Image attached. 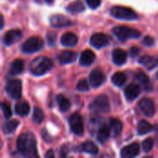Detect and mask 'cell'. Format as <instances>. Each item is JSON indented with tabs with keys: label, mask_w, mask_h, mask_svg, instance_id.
<instances>
[{
	"label": "cell",
	"mask_w": 158,
	"mask_h": 158,
	"mask_svg": "<svg viewBox=\"0 0 158 158\" xmlns=\"http://www.w3.org/2000/svg\"><path fill=\"white\" fill-rule=\"evenodd\" d=\"M17 149L25 157H36L38 155L34 135L31 132H25L19 135L17 140Z\"/></svg>",
	"instance_id": "cell-1"
},
{
	"label": "cell",
	"mask_w": 158,
	"mask_h": 158,
	"mask_svg": "<svg viewBox=\"0 0 158 158\" xmlns=\"http://www.w3.org/2000/svg\"><path fill=\"white\" fill-rule=\"evenodd\" d=\"M54 67L53 61L46 56H38L34 58L30 65V71L35 76H41L48 72Z\"/></svg>",
	"instance_id": "cell-2"
},
{
	"label": "cell",
	"mask_w": 158,
	"mask_h": 158,
	"mask_svg": "<svg viewBox=\"0 0 158 158\" xmlns=\"http://www.w3.org/2000/svg\"><path fill=\"white\" fill-rule=\"evenodd\" d=\"M113 34L121 42H125L129 39H136L141 37V31L130 28V27H126V26H117L115 28H113L112 30Z\"/></svg>",
	"instance_id": "cell-3"
},
{
	"label": "cell",
	"mask_w": 158,
	"mask_h": 158,
	"mask_svg": "<svg viewBox=\"0 0 158 158\" xmlns=\"http://www.w3.org/2000/svg\"><path fill=\"white\" fill-rule=\"evenodd\" d=\"M110 14L115 19H118L133 20L138 19V15L133 9L122 6H115L111 7Z\"/></svg>",
	"instance_id": "cell-4"
},
{
	"label": "cell",
	"mask_w": 158,
	"mask_h": 158,
	"mask_svg": "<svg viewBox=\"0 0 158 158\" xmlns=\"http://www.w3.org/2000/svg\"><path fill=\"white\" fill-rule=\"evenodd\" d=\"M44 46V40L40 37H31L21 45V50L26 54H32L40 51Z\"/></svg>",
	"instance_id": "cell-5"
},
{
	"label": "cell",
	"mask_w": 158,
	"mask_h": 158,
	"mask_svg": "<svg viewBox=\"0 0 158 158\" xmlns=\"http://www.w3.org/2000/svg\"><path fill=\"white\" fill-rule=\"evenodd\" d=\"M90 109L96 113H107L110 111V105L106 95H98L91 104Z\"/></svg>",
	"instance_id": "cell-6"
},
{
	"label": "cell",
	"mask_w": 158,
	"mask_h": 158,
	"mask_svg": "<svg viewBox=\"0 0 158 158\" xmlns=\"http://www.w3.org/2000/svg\"><path fill=\"white\" fill-rule=\"evenodd\" d=\"M69 124L70 131L78 136H81L84 132L83 119L79 114H73L69 118Z\"/></svg>",
	"instance_id": "cell-7"
},
{
	"label": "cell",
	"mask_w": 158,
	"mask_h": 158,
	"mask_svg": "<svg viewBox=\"0 0 158 158\" xmlns=\"http://www.w3.org/2000/svg\"><path fill=\"white\" fill-rule=\"evenodd\" d=\"M21 88L22 84L19 80H10L6 85V93L12 99H19L21 97Z\"/></svg>",
	"instance_id": "cell-8"
},
{
	"label": "cell",
	"mask_w": 158,
	"mask_h": 158,
	"mask_svg": "<svg viewBox=\"0 0 158 158\" xmlns=\"http://www.w3.org/2000/svg\"><path fill=\"white\" fill-rule=\"evenodd\" d=\"M49 22H50V25L54 28L69 27L74 24V21L70 20L69 18L61 14H56V15L51 16L49 19Z\"/></svg>",
	"instance_id": "cell-9"
},
{
	"label": "cell",
	"mask_w": 158,
	"mask_h": 158,
	"mask_svg": "<svg viewBox=\"0 0 158 158\" xmlns=\"http://www.w3.org/2000/svg\"><path fill=\"white\" fill-rule=\"evenodd\" d=\"M110 42V38L108 35L105 34V33H94L91 36L90 39V44L92 46L95 47V48H102L106 46Z\"/></svg>",
	"instance_id": "cell-10"
},
{
	"label": "cell",
	"mask_w": 158,
	"mask_h": 158,
	"mask_svg": "<svg viewBox=\"0 0 158 158\" xmlns=\"http://www.w3.org/2000/svg\"><path fill=\"white\" fill-rule=\"evenodd\" d=\"M138 106L140 110L143 113L144 116L146 117H153L156 113V108H155V104L150 98H143L139 104Z\"/></svg>",
	"instance_id": "cell-11"
},
{
	"label": "cell",
	"mask_w": 158,
	"mask_h": 158,
	"mask_svg": "<svg viewBox=\"0 0 158 158\" xmlns=\"http://www.w3.org/2000/svg\"><path fill=\"white\" fill-rule=\"evenodd\" d=\"M89 81H90V84L92 87L97 88L105 82L106 77L101 70L95 69L91 71L90 76H89Z\"/></svg>",
	"instance_id": "cell-12"
},
{
	"label": "cell",
	"mask_w": 158,
	"mask_h": 158,
	"mask_svg": "<svg viewBox=\"0 0 158 158\" xmlns=\"http://www.w3.org/2000/svg\"><path fill=\"white\" fill-rule=\"evenodd\" d=\"M22 37V32L20 30H10L4 36V44L7 46L14 44L19 42Z\"/></svg>",
	"instance_id": "cell-13"
},
{
	"label": "cell",
	"mask_w": 158,
	"mask_h": 158,
	"mask_svg": "<svg viewBox=\"0 0 158 158\" xmlns=\"http://www.w3.org/2000/svg\"><path fill=\"white\" fill-rule=\"evenodd\" d=\"M140 94H141V87L138 84H134V83L129 84L125 88V91H124L125 97L128 101L135 100L139 96Z\"/></svg>",
	"instance_id": "cell-14"
},
{
	"label": "cell",
	"mask_w": 158,
	"mask_h": 158,
	"mask_svg": "<svg viewBox=\"0 0 158 158\" xmlns=\"http://www.w3.org/2000/svg\"><path fill=\"white\" fill-rule=\"evenodd\" d=\"M140 154V146L138 143H131L122 148L120 156L124 158H131L137 156Z\"/></svg>",
	"instance_id": "cell-15"
},
{
	"label": "cell",
	"mask_w": 158,
	"mask_h": 158,
	"mask_svg": "<svg viewBox=\"0 0 158 158\" xmlns=\"http://www.w3.org/2000/svg\"><path fill=\"white\" fill-rule=\"evenodd\" d=\"M95 59V55L92 50H84L81 52L80 56V64L83 67H88L94 63Z\"/></svg>",
	"instance_id": "cell-16"
},
{
	"label": "cell",
	"mask_w": 158,
	"mask_h": 158,
	"mask_svg": "<svg viewBox=\"0 0 158 158\" xmlns=\"http://www.w3.org/2000/svg\"><path fill=\"white\" fill-rule=\"evenodd\" d=\"M60 42L64 46H67V47L75 46L78 44V36L75 33L69 31V32L64 33L61 36Z\"/></svg>",
	"instance_id": "cell-17"
},
{
	"label": "cell",
	"mask_w": 158,
	"mask_h": 158,
	"mask_svg": "<svg viewBox=\"0 0 158 158\" xmlns=\"http://www.w3.org/2000/svg\"><path fill=\"white\" fill-rule=\"evenodd\" d=\"M127 57H128L127 53L120 48L114 49V51L112 53V60L118 66L123 65L127 61Z\"/></svg>",
	"instance_id": "cell-18"
},
{
	"label": "cell",
	"mask_w": 158,
	"mask_h": 158,
	"mask_svg": "<svg viewBox=\"0 0 158 158\" xmlns=\"http://www.w3.org/2000/svg\"><path fill=\"white\" fill-rule=\"evenodd\" d=\"M76 58H77V54L76 52L73 51H63L57 56L59 63L62 65L72 63L76 60Z\"/></svg>",
	"instance_id": "cell-19"
},
{
	"label": "cell",
	"mask_w": 158,
	"mask_h": 158,
	"mask_svg": "<svg viewBox=\"0 0 158 158\" xmlns=\"http://www.w3.org/2000/svg\"><path fill=\"white\" fill-rule=\"evenodd\" d=\"M140 63L144 68H146L147 69L152 70L153 69H155L156 67H157L158 58L154 57L152 56H149V55H145V56H143L140 58Z\"/></svg>",
	"instance_id": "cell-20"
},
{
	"label": "cell",
	"mask_w": 158,
	"mask_h": 158,
	"mask_svg": "<svg viewBox=\"0 0 158 158\" xmlns=\"http://www.w3.org/2000/svg\"><path fill=\"white\" fill-rule=\"evenodd\" d=\"M80 152L87 153L92 156H96L98 154V147L93 142H85L78 147Z\"/></svg>",
	"instance_id": "cell-21"
},
{
	"label": "cell",
	"mask_w": 158,
	"mask_h": 158,
	"mask_svg": "<svg viewBox=\"0 0 158 158\" xmlns=\"http://www.w3.org/2000/svg\"><path fill=\"white\" fill-rule=\"evenodd\" d=\"M135 80L140 82L146 91H150L152 89V84H151V81L149 76L144 73L143 71H139L135 74Z\"/></svg>",
	"instance_id": "cell-22"
},
{
	"label": "cell",
	"mask_w": 158,
	"mask_h": 158,
	"mask_svg": "<svg viewBox=\"0 0 158 158\" xmlns=\"http://www.w3.org/2000/svg\"><path fill=\"white\" fill-rule=\"evenodd\" d=\"M23 69H24V61L21 59H16L11 63L8 70V74L12 76L19 75L23 71Z\"/></svg>",
	"instance_id": "cell-23"
},
{
	"label": "cell",
	"mask_w": 158,
	"mask_h": 158,
	"mask_svg": "<svg viewBox=\"0 0 158 158\" xmlns=\"http://www.w3.org/2000/svg\"><path fill=\"white\" fill-rule=\"evenodd\" d=\"M84 9H85V6H84V4L81 0H75L73 2H71L67 6V10L71 14L81 13V12L84 11Z\"/></svg>",
	"instance_id": "cell-24"
},
{
	"label": "cell",
	"mask_w": 158,
	"mask_h": 158,
	"mask_svg": "<svg viewBox=\"0 0 158 158\" xmlns=\"http://www.w3.org/2000/svg\"><path fill=\"white\" fill-rule=\"evenodd\" d=\"M110 128L106 125H103L100 127L97 132V141L100 143H105L110 137Z\"/></svg>",
	"instance_id": "cell-25"
},
{
	"label": "cell",
	"mask_w": 158,
	"mask_h": 158,
	"mask_svg": "<svg viewBox=\"0 0 158 158\" xmlns=\"http://www.w3.org/2000/svg\"><path fill=\"white\" fill-rule=\"evenodd\" d=\"M15 112L20 117H25L30 112V106L26 101H19L15 106Z\"/></svg>",
	"instance_id": "cell-26"
},
{
	"label": "cell",
	"mask_w": 158,
	"mask_h": 158,
	"mask_svg": "<svg viewBox=\"0 0 158 158\" xmlns=\"http://www.w3.org/2000/svg\"><path fill=\"white\" fill-rule=\"evenodd\" d=\"M19 125V122L17 119H11V120L6 121L2 127L3 132L5 134H10L16 131V129L18 128Z\"/></svg>",
	"instance_id": "cell-27"
},
{
	"label": "cell",
	"mask_w": 158,
	"mask_h": 158,
	"mask_svg": "<svg viewBox=\"0 0 158 158\" xmlns=\"http://www.w3.org/2000/svg\"><path fill=\"white\" fill-rule=\"evenodd\" d=\"M153 131V126L146 120H141L137 126L138 135H144Z\"/></svg>",
	"instance_id": "cell-28"
},
{
	"label": "cell",
	"mask_w": 158,
	"mask_h": 158,
	"mask_svg": "<svg viewBox=\"0 0 158 158\" xmlns=\"http://www.w3.org/2000/svg\"><path fill=\"white\" fill-rule=\"evenodd\" d=\"M127 80H128V77L123 72H116L112 76V82L115 86H118V87L123 86L126 83Z\"/></svg>",
	"instance_id": "cell-29"
},
{
	"label": "cell",
	"mask_w": 158,
	"mask_h": 158,
	"mask_svg": "<svg viewBox=\"0 0 158 158\" xmlns=\"http://www.w3.org/2000/svg\"><path fill=\"white\" fill-rule=\"evenodd\" d=\"M110 129H111V131L114 136H118L121 133L122 129H123L121 121L118 120V118H111L110 119Z\"/></svg>",
	"instance_id": "cell-30"
},
{
	"label": "cell",
	"mask_w": 158,
	"mask_h": 158,
	"mask_svg": "<svg viewBox=\"0 0 158 158\" xmlns=\"http://www.w3.org/2000/svg\"><path fill=\"white\" fill-rule=\"evenodd\" d=\"M57 104L61 112H67L70 108V102L68 98H66L63 94H59L56 97Z\"/></svg>",
	"instance_id": "cell-31"
},
{
	"label": "cell",
	"mask_w": 158,
	"mask_h": 158,
	"mask_svg": "<svg viewBox=\"0 0 158 158\" xmlns=\"http://www.w3.org/2000/svg\"><path fill=\"white\" fill-rule=\"evenodd\" d=\"M44 118V115L43 110L40 107L35 106L34 109H33V113H32V120L35 123L41 124L43 122Z\"/></svg>",
	"instance_id": "cell-32"
},
{
	"label": "cell",
	"mask_w": 158,
	"mask_h": 158,
	"mask_svg": "<svg viewBox=\"0 0 158 158\" xmlns=\"http://www.w3.org/2000/svg\"><path fill=\"white\" fill-rule=\"evenodd\" d=\"M153 147H154V141H153V139L148 138V139L143 141V152L149 153V152H151Z\"/></svg>",
	"instance_id": "cell-33"
},
{
	"label": "cell",
	"mask_w": 158,
	"mask_h": 158,
	"mask_svg": "<svg viewBox=\"0 0 158 158\" xmlns=\"http://www.w3.org/2000/svg\"><path fill=\"white\" fill-rule=\"evenodd\" d=\"M1 108H2V111H3V114H4L5 118H9L12 116L11 108H10V106H9V105L7 103L3 102L1 104Z\"/></svg>",
	"instance_id": "cell-34"
},
{
	"label": "cell",
	"mask_w": 158,
	"mask_h": 158,
	"mask_svg": "<svg viewBox=\"0 0 158 158\" xmlns=\"http://www.w3.org/2000/svg\"><path fill=\"white\" fill-rule=\"evenodd\" d=\"M77 89L81 92H88L90 87H89V82L87 81V80L85 79L81 80L77 84Z\"/></svg>",
	"instance_id": "cell-35"
},
{
	"label": "cell",
	"mask_w": 158,
	"mask_h": 158,
	"mask_svg": "<svg viewBox=\"0 0 158 158\" xmlns=\"http://www.w3.org/2000/svg\"><path fill=\"white\" fill-rule=\"evenodd\" d=\"M85 2L87 3L89 7H91L93 9H95L101 5L102 0H85Z\"/></svg>",
	"instance_id": "cell-36"
},
{
	"label": "cell",
	"mask_w": 158,
	"mask_h": 158,
	"mask_svg": "<svg viewBox=\"0 0 158 158\" xmlns=\"http://www.w3.org/2000/svg\"><path fill=\"white\" fill-rule=\"evenodd\" d=\"M56 33H54V32H49V33L47 34V42H48V44H49L50 46L55 45V44H56Z\"/></svg>",
	"instance_id": "cell-37"
},
{
	"label": "cell",
	"mask_w": 158,
	"mask_h": 158,
	"mask_svg": "<svg viewBox=\"0 0 158 158\" xmlns=\"http://www.w3.org/2000/svg\"><path fill=\"white\" fill-rule=\"evenodd\" d=\"M143 44H144V45H146V46H152V45H154V44H155V40H154V38L153 37H151V36H145L144 38H143Z\"/></svg>",
	"instance_id": "cell-38"
},
{
	"label": "cell",
	"mask_w": 158,
	"mask_h": 158,
	"mask_svg": "<svg viewBox=\"0 0 158 158\" xmlns=\"http://www.w3.org/2000/svg\"><path fill=\"white\" fill-rule=\"evenodd\" d=\"M130 54H131V56H136L139 54V49L137 47H132L130 50Z\"/></svg>",
	"instance_id": "cell-39"
},
{
	"label": "cell",
	"mask_w": 158,
	"mask_h": 158,
	"mask_svg": "<svg viewBox=\"0 0 158 158\" xmlns=\"http://www.w3.org/2000/svg\"><path fill=\"white\" fill-rule=\"evenodd\" d=\"M45 157H54V152L53 150H48L45 154Z\"/></svg>",
	"instance_id": "cell-40"
},
{
	"label": "cell",
	"mask_w": 158,
	"mask_h": 158,
	"mask_svg": "<svg viewBox=\"0 0 158 158\" xmlns=\"http://www.w3.org/2000/svg\"><path fill=\"white\" fill-rule=\"evenodd\" d=\"M45 2H47V3H51V2H53L54 0H44Z\"/></svg>",
	"instance_id": "cell-41"
},
{
	"label": "cell",
	"mask_w": 158,
	"mask_h": 158,
	"mask_svg": "<svg viewBox=\"0 0 158 158\" xmlns=\"http://www.w3.org/2000/svg\"><path fill=\"white\" fill-rule=\"evenodd\" d=\"M156 77H157V79H158V72H157V74H156Z\"/></svg>",
	"instance_id": "cell-42"
}]
</instances>
